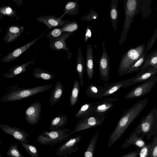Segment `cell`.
<instances>
[{
	"instance_id": "40",
	"label": "cell",
	"mask_w": 157,
	"mask_h": 157,
	"mask_svg": "<svg viewBox=\"0 0 157 157\" xmlns=\"http://www.w3.org/2000/svg\"><path fill=\"white\" fill-rule=\"evenodd\" d=\"M0 13L3 16L6 15L11 17H14L17 14L16 12L13 9L6 6L0 7Z\"/></svg>"
},
{
	"instance_id": "47",
	"label": "cell",
	"mask_w": 157,
	"mask_h": 157,
	"mask_svg": "<svg viewBox=\"0 0 157 157\" xmlns=\"http://www.w3.org/2000/svg\"><path fill=\"white\" fill-rule=\"evenodd\" d=\"M15 2L18 5V7H19L20 6H21L22 4L23 0H12Z\"/></svg>"
},
{
	"instance_id": "23",
	"label": "cell",
	"mask_w": 157,
	"mask_h": 157,
	"mask_svg": "<svg viewBox=\"0 0 157 157\" xmlns=\"http://www.w3.org/2000/svg\"><path fill=\"white\" fill-rule=\"evenodd\" d=\"M125 82V80L113 82L102 88L101 97H107L113 94L123 88Z\"/></svg>"
},
{
	"instance_id": "9",
	"label": "cell",
	"mask_w": 157,
	"mask_h": 157,
	"mask_svg": "<svg viewBox=\"0 0 157 157\" xmlns=\"http://www.w3.org/2000/svg\"><path fill=\"white\" fill-rule=\"evenodd\" d=\"M81 138L79 135L70 138L59 147L56 154L59 156L67 157L68 155L76 152L78 149V147H76V144L80 142Z\"/></svg>"
},
{
	"instance_id": "31",
	"label": "cell",
	"mask_w": 157,
	"mask_h": 157,
	"mask_svg": "<svg viewBox=\"0 0 157 157\" xmlns=\"http://www.w3.org/2000/svg\"><path fill=\"white\" fill-rule=\"evenodd\" d=\"M80 92V83L76 80L74 83L70 97V104L73 106L77 103Z\"/></svg>"
},
{
	"instance_id": "17",
	"label": "cell",
	"mask_w": 157,
	"mask_h": 157,
	"mask_svg": "<svg viewBox=\"0 0 157 157\" xmlns=\"http://www.w3.org/2000/svg\"><path fill=\"white\" fill-rule=\"evenodd\" d=\"M24 27L22 25H17L10 26L7 28L6 33L3 37V41L6 43H10L19 37L23 32Z\"/></svg>"
},
{
	"instance_id": "25",
	"label": "cell",
	"mask_w": 157,
	"mask_h": 157,
	"mask_svg": "<svg viewBox=\"0 0 157 157\" xmlns=\"http://www.w3.org/2000/svg\"><path fill=\"white\" fill-rule=\"evenodd\" d=\"M77 54L76 70L79 75L80 85L82 86L83 85V75L85 71V64L80 47L78 49Z\"/></svg>"
},
{
	"instance_id": "15",
	"label": "cell",
	"mask_w": 157,
	"mask_h": 157,
	"mask_svg": "<svg viewBox=\"0 0 157 157\" xmlns=\"http://www.w3.org/2000/svg\"><path fill=\"white\" fill-rule=\"evenodd\" d=\"M157 74V67H153L141 73H139L135 76L125 80L123 88H126L132 85L143 82L150 78L156 75Z\"/></svg>"
},
{
	"instance_id": "49",
	"label": "cell",
	"mask_w": 157,
	"mask_h": 157,
	"mask_svg": "<svg viewBox=\"0 0 157 157\" xmlns=\"http://www.w3.org/2000/svg\"><path fill=\"white\" fill-rule=\"evenodd\" d=\"M2 156V155L1 153H0V157H1Z\"/></svg>"
},
{
	"instance_id": "7",
	"label": "cell",
	"mask_w": 157,
	"mask_h": 157,
	"mask_svg": "<svg viewBox=\"0 0 157 157\" xmlns=\"http://www.w3.org/2000/svg\"><path fill=\"white\" fill-rule=\"evenodd\" d=\"M105 116L102 114H92L82 118L78 121L74 130L69 132L72 134L100 125L104 121Z\"/></svg>"
},
{
	"instance_id": "2",
	"label": "cell",
	"mask_w": 157,
	"mask_h": 157,
	"mask_svg": "<svg viewBox=\"0 0 157 157\" xmlns=\"http://www.w3.org/2000/svg\"><path fill=\"white\" fill-rule=\"evenodd\" d=\"M124 7L125 20L119 44L121 46L126 40L127 33L135 16L140 12L142 0H124Z\"/></svg>"
},
{
	"instance_id": "48",
	"label": "cell",
	"mask_w": 157,
	"mask_h": 157,
	"mask_svg": "<svg viewBox=\"0 0 157 157\" xmlns=\"http://www.w3.org/2000/svg\"><path fill=\"white\" fill-rule=\"evenodd\" d=\"M3 16L2 15V14H1L0 13V20L1 19H2L3 18Z\"/></svg>"
},
{
	"instance_id": "34",
	"label": "cell",
	"mask_w": 157,
	"mask_h": 157,
	"mask_svg": "<svg viewBox=\"0 0 157 157\" xmlns=\"http://www.w3.org/2000/svg\"><path fill=\"white\" fill-rule=\"evenodd\" d=\"M102 88L94 85H90L87 89L86 93L89 97L93 98H101V96Z\"/></svg>"
},
{
	"instance_id": "41",
	"label": "cell",
	"mask_w": 157,
	"mask_h": 157,
	"mask_svg": "<svg viewBox=\"0 0 157 157\" xmlns=\"http://www.w3.org/2000/svg\"><path fill=\"white\" fill-rule=\"evenodd\" d=\"M148 157H157V133L154 135Z\"/></svg>"
},
{
	"instance_id": "19",
	"label": "cell",
	"mask_w": 157,
	"mask_h": 157,
	"mask_svg": "<svg viewBox=\"0 0 157 157\" xmlns=\"http://www.w3.org/2000/svg\"><path fill=\"white\" fill-rule=\"evenodd\" d=\"M157 67V49L146 56L139 73Z\"/></svg>"
},
{
	"instance_id": "42",
	"label": "cell",
	"mask_w": 157,
	"mask_h": 157,
	"mask_svg": "<svg viewBox=\"0 0 157 157\" xmlns=\"http://www.w3.org/2000/svg\"><path fill=\"white\" fill-rule=\"evenodd\" d=\"M152 143V142L146 144L141 148L137 147L139 150L138 157H148Z\"/></svg>"
},
{
	"instance_id": "30",
	"label": "cell",
	"mask_w": 157,
	"mask_h": 157,
	"mask_svg": "<svg viewBox=\"0 0 157 157\" xmlns=\"http://www.w3.org/2000/svg\"><path fill=\"white\" fill-rule=\"evenodd\" d=\"M33 75L35 78H40L45 80H51L55 76L53 74L39 67L35 68L34 70Z\"/></svg>"
},
{
	"instance_id": "22",
	"label": "cell",
	"mask_w": 157,
	"mask_h": 157,
	"mask_svg": "<svg viewBox=\"0 0 157 157\" xmlns=\"http://www.w3.org/2000/svg\"><path fill=\"white\" fill-rule=\"evenodd\" d=\"M34 61H30L25 63L12 67L8 70V72L4 74V77L9 78L14 77L26 71V68L30 64H33Z\"/></svg>"
},
{
	"instance_id": "46",
	"label": "cell",
	"mask_w": 157,
	"mask_h": 157,
	"mask_svg": "<svg viewBox=\"0 0 157 157\" xmlns=\"http://www.w3.org/2000/svg\"><path fill=\"white\" fill-rule=\"evenodd\" d=\"M139 150L131 152L120 157H138Z\"/></svg>"
},
{
	"instance_id": "27",
	"label": "cell",
	"mask_w": 157,
	"mask_h": 157,
	"mask_svg": "<svg viewBox=\"0 0 157 157\" xmlns=\"http://www.w3.org/2000/svg\"><path fill=\"white\" fill-rule=\"evenodd\" d=\"M94 106L93 103H87L83 104L75 115L76 118H82L94 114Z\"/></svg>"
},
{
	"instance_id": "32",
	"label": "cell",
	"mask_w": 157,
	"mask_h": 157,
	"mask_svg": "<svg viewBox=\"0 0 157 157\" xmlns=\"http://www.w3.org/2000/svg\"><path fill=\"white\" fill-rule=\"evenodd\" d=\"M151 1V0H142L140 10L143 18H147L151 12L150 7Z\"/></svg>"
},
{
	"instance_id": "44",
	"label": "cell",
	"mask_w": 157,
	"mask_h": 157,
	"mask_svg": "<svg viewBox=\"0 0 157 157\" xmlns=\"http://www.w3.org/2000/svg\"><path fill=\"white\" fill-rule=\"evenodd\" d=\"M157 37V27L156 28L155 30V33L153 36L147 43L146 48L145 50V51L148 52L149 50L151 49V48L152 47L153 45L154 44Z\"/></svg>"
},
{
	"instance_id": "43",
	"label": "cell",
	"mask_w": 157,
	"mask_h": 157,
	"mask_svg": "<svg viewBox=\"0 0 157 157\" xmlns=\"http://www.w3.org/2000/svg\"><path fill=\"white\" fill-rule=\"evenodd\" d=\"M88 14L82 17V21H90L93 20H98V15L97 13L93 10L92 9Z\"/></svg>"
},
{
	"instance_id": "21",
	"label": "cell",
	"mask_w": 157,
	"mask_h": 157,
	"mask_svg": "<svg viewBox=\"0 0 157 157\" xmlns=\"http://www.w3.org/2000/svg\"><path fill=\"white\" fill-rule=\"evenodd\" d=\"M72 33H65L61 37L56 40L53 42L50 43L49 47L53 51H59L61 50L65 51L67 52L70 51L66 44L65 40Z\"/></svg>"
},
{
	"instance_id": "16",
	"label": "cell",
	"mask_w": 157,
	"mask_h": 157,
	"mask_svg": "<svg viewBox=\"0 0 157 157\" xmlns=\"http://www.w3.org/2000/svg\"><path fill=\"white\" fill-rule=\"evenodd\" d=\"M118 99L117 98H106L94 104V114L105 115L109 111Z\"/></svg>"
},
{
	"instance_id": "1",
	"label": "cell",
	"mask_w": 157,
	"mask_h": 157,
	"mask_svg": "<svg viewBox=\"0 0 157 157\" xmlns=\"http://www.w3.org/2000/svg\"><path fill=\"white\" fill-rule=\"evenodd\" d=\"M148 101V98L141 100L124 111L114 130L110 136L108 147H111L121 137L128 126L145 108Z\"/></svg>"
},
{
	"instance_id": "6",
	"label": "cell",
	"mask_w": 157,
	"mask_h": 157,
	"mask_svg": "<svg viewBox=\"0 0 157 157\" xmlns=\"http://www.w3.org/2000/svg\"><path fill=\"white\" fill-rule=\"evenodd\" d=\"M70 131V130L67 128L46 131L38 136L36 140L41 144L54 145L66 140L70 135L69 132H66Z\"/></svg>"
},
{
	"instance_id": "36",
	"label": "cell",
	"mask_w": 157,
	"mask_h": 157,
	"mask_svg": "<svg viewBox=\"0 0 157 157\" xmlns=\"http://www.w3.org/2000/svg\"><path fill=\"white\" fill-rule=\"evenodd\" d=\"M65 33L61 31L60 28L59 27L53 29L47 33L46 36L49 39L50 43H51L61 37Z\"/></svg>"
},
{
	"instance_id": "10",
	"label": "cell",
	"mask_w": 157,
	"mask_h": 157,
	"mask_svg": "<svg viewBox=\"0 0 157 157\" xmlns=\"http://www.w3.org/2000/svg\"><path fill=\"white\" fill-rule=\"evenodd\" d=\"M41 105L39 102L31 104L25 110V116L26 121L31 125L36 124L41 115Z\"/></svg>"
},
{
	"instance_id": "3",
	"label": "cell",
	"mask_w": 157,
	"mask_h": 157,
	"mask_svg": "<svg viewBox=\"0 0 157 157\" xmlns=\"http://www.w3.org/2000/svg\"><path fill=\"white\" fill-rule=\"evenodd\" d=\"M52 84L38 86L34 87L25 89L17 88L8 91V93L1 98L3 102L15 101L26 98L49 90Z\"/></svg>"
},
{
	"instance_id": "11",
	"label": "cell",
	"mask_w": 157,
	"mask_h": 157,
	"mask_svg": "<svg viewBox=\"0 0 157 157\" xmlns=\"http://www.w3.org/2000/svg\"><path fill=\"white\" fill-rule=\"evenodd\" d=\"M102 45L103 52L99 63L100 76L101 80L107 81L109 78L110 63L109 56L105 49L104 41L102 43Z\"/></svg>"
},
{
	"instance_id": "29",
	"label": "cell",
	"mask_w": 157,
	"mask_h": 157,
	"mask_svg": "<svg viewBox=\"0 0 157 157\" xmlns=\"http://www.w3.org/2000/svg\"><path fill=\"white\" fill-rule=\"evenodd\" d=\"M75 1H69L66 5L63 12L64 14L69 16L77 15L78 13L79 5Z\"/></svg>"
},
{
	"instance_id": "5",
	"label": "cell",
	"mask_w": 157,
	"mask_h": 157,
	"mask_svg": "<svg viewBox=\"0 0 157 157\" xmlns=\"http://www.w3.org/2000/svg\"><path fill=\"white\" fill-rule=\"evenodd\" d=\"M145 50V44H141L132 47L124 54L120 59L118 69L120 76L126 74L130 67L141 57Z\"/></svg>"
},
{
	"instance_id": "51",
	"label": "cell",
	"mask_w": 157,
	"mask_h": 157,
	"mask_svg": "<svg viewBox=\"0 0 157 157\" xmlns=\"http://www.w3.org/2000/svg\"><path fill=\"white\" fill-rule=\"evenodd\" d=\"M1 55V54L0 53V56Z\"/></svg>"
},
{
	"instance_id": "4",
	"label": "cell",
	"mask_w": 157,
	"mask_h": 157,
	"mask_svg": "<svg viewBox=\"0 0 157 157\" xmlns=\"http://www.w3.org/2000/svg\"><path fill=\"white\" fill-rule=\"evenodd\" d=\"M134 132L147 136V140L157 133V109L155 107L142 118Z\"/></svg>"
},
{
	"instance_id": "50",
	"label": "cell",
	"mask_w": 157,
	"mask_h": 157,
	"mask_svg": "<svg viewBox=\"0 0 157 157\" xmlns=\"http://www.w3.org/2000/svg\"><path fill=\"white\" fill-rule=\"evenodd\" d=\"M1 139H0V144H1Z\"/></svg>"
},
{
	"instance_id": "37",
	"label": "cell",
	"mask_w": 157,
	"mask_h": 157,
	"mask_svg": "<svg viewBox=\"0 0 157 157\" xmlns=\"http://www.w3.org/2000/svg\"><path fill=\"white\" fill-rule=\"evenodd\" d=\"M60 28L63 33H72L78 29V26L77 21H75L70 22Z\"/></svg>"
},
{
	"instance_id": "35",
	"label": "cell",
	"mask_w": 157,
	"mask_h": 157,
	"mask_svg": "<svg viewBox=\"0 0 157 157\" xmlns=\"http://www.w3.org/2000/svg\"><path fill=\"white\" fill-rule=\"evenodd\" d=\"M147 52L145 51L143 55L129 68L126 74L131 73L134 72H137L140 70L144 62Z\"/></svg>"
},
{
	"instance_id": "14",
	"label": "cell",
	"mask_w": 157,
	"mask_h": 157,
	"mask_svg": "<svg viewBox=\"0 0 157 157\" xmlns=\"http://www.w3.org/2000/svg\"><path fill=\"white\" fill-rule=\"evenodd\" d=\"M45 32L33 40L26 44L21 47L16 48L10 53L4 56L1 59V60L5 63H9L13 61L34 44L40 38L43 36Z\"/></svg>"
},
{
	"instance_id": "45",
	"label": "cell",
	"mask_w": 157,
	"mask_h": 157,
	"mask_svg": "<svg viewBox=\"0 0 157 157\" xmlns=\"http://www.w3.org/2000/svg\"><path fill=\"white\" fill-rule=\"evenodd\" d=\"M92 36V31L91 27L89 25L87 26L86 29L85 34V42H86L88 40L91 38Z\"/></svg>"
},
{
	"instance_id": "20",
	"label": "cell",
	"mask_w": 157,
	"mask_h": 157,
	"mask_svg": "<svg viewBox=\"0 0 157 157\" xmlns=\"http://www.w3.org/2000/svg\"><path fill=\"white\" fill-rule=\"evenodd\" d=\"M85 66L86 74L89 79L91 80L94 74V60L92 48L90 44H88L87 47Z\"/></svg>"
},
{
	"instance_id": "24",
	"label": "cell",
	"mask_w": 157,
	"mask_h": 157,
	"mask_svg": "<svg viewBox=\"0 0 157 157\" xmlns=\"http://www.w3.org/2000/svg\"><path fill=\"white\" fill-rule=\"evenodd\" d=\"M119 0H111L109 10L110 19L112 26L115 32L117 29L118 11L117 10Z\"/></svg>"
},
{
	"instance_id": "13",
	"label": "cell",
	"mask_w": 157,
	"mask_h": 157,
	"mask_svg": "<svg viewBox=\"0 0 157 157\" xmlns=\"http://www.w3.org/2000/svg\"><path fill=\"white\" fill-rule=\"evenodd\" d=\"M39 22L43 23L48 28V30L62 27L70 21L53 15H46L36 17Z\"/></svg>"
},
{
	"instance_id": "12",
	"label": "cell",
	"mask_w": 157,
	"mask_h": 157,
	"mask_svg": "<svg viewBox=\"0 0 157 157\" xmlns=\"http://www.w3.org/2000/svg\"><path fill=\"white\" fill-rule=\"evenodd\" d=\"M0 128L5 133L12 136L21 143H28L29 142L26 138L29 135L22 129L3 124H0Z\"/></svg>"
},
{
	"instance_id": "33",
	"label": "cell",
	"mask_w": 157,
	"mask_h": 157,
	"mask_svg": "<svg viewBox=\"0 0 157 157\" xmlns=\"http://www.w3.org/2000/svg\"><path fill=\"white\" fill-rule=\"evenodd\" d=\"M98 135L97 132L92 138L84 153V157H93Z\"/></svg>"
},
{
	"instance_id": "39",
	"label": "cell",
	"mask_w": 157,
	"mask_h": 157,
	"mask_svg": "<svg viewBox=\"0 0 157 157\" xmlns=\"http://www.w3.org/2000/svg\"><path fill=\"white\" fill-rule=\"evenodd\" d=\"M7 155L9 157H25L18 150L16 143L13 144L10 147L7 151Z\"/></svg>"
},
{
	"instance_id": "26",
	"label": "cell",
	"mask_w": 157,
	"mask_h": 157,
	"mask_svg": "<svg viewBox=\"0 0 157 157\" xmlns=\"http://www.w3.org/2000/svg\"><path fill=\"white\" fill-rule=\"evenodd\" d=\"M63 87L60 80L56 82L50 98V103L52 105L54 106L60 100L63 93Z\"/></svg>"
},
{
	"instance_id": "38",
	"label": "cell",
	"mask_w": 157,
	"mask_h": 157,
	"mask_svg": "<svg viewBox=\"0 0 157 157\" xmlns=\"http://www.w3.org/2000/svg\"><path fill=\"white\" fill-rule=\"evenodd\" d=\"M21 144L32 157H39L38 150L34 145L28 143H21Z\"/></svg>"
},
{
	"instance_id": "8",
	"label": "cell",
	"mask_w": 157,
	"mask_h": 157,
	"mask_svg": "<svg viewBox=\"0 0 157 157\" xmlns=\"http://www.w3.org/2000/svg\"><path fill=\"white\" fill-rule=\"evenodd\" d=\"M157 81L156 75L154 76L135 87L124 96L125 99L139 98L151 92Z\"/></svg>"
},
{
	"instance_id": "28",
	"label": "cell",
	"mask_w": 157,
	"mask_h": 157,
	"mask_svg": "<svg viewBox=\"0 0 157 157\" xmlns=\"http://www.w3.org/2000/svg\"><path fill=\"white\" fill-rule=\"evenodd\" d=\"M67 117L65 115H59L53 119L50 124V130H57L61 128L66 124Z\"/></svg>"
},
{
	"instance_id": "18",
	"label": "cell",
	"mask_w": 157,
	"mask_h": 157,
	"mask_svg": "<svg viewBox=\"0 0 157 157\" xmlns=\"http://www.w3.org/2000/svg\"><path fill=\"white\" fill-rule=\"evenodd\" d=\"M139 135L138 134L133 131L124 143L122 146V148H125L132 144L139 148L144 146L146 144L143 139L144 136L141 134L140 136L139 137Z\"/></svg>"
}]
</instances>
